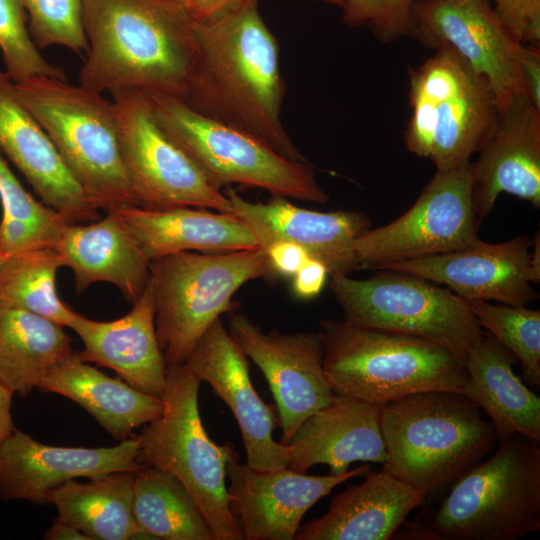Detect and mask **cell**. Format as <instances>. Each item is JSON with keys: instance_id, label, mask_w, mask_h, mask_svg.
<instances>
[{"instance_id": "cell-33", "label": "cell", "mask_w": 540, "mask_h": 540, "mask_svg": "<svg viewBox=\"0 0 540 540\" xmlns=\"http://www.w3.org/2000/svg\"><path fill=\"white\" fill-rule=\"evenodd\" d=\"M64 260L55 246L19 252L0 266V305L18 308L70 328L77 313L58 297L57 270Z\"/></svg>"}, {"instance_id": "cell-42", "label": "cell", "mask_w": 540, "mask_h": 540, "mask_svg": "<svg viewBox=\"0 0 540 540\" xmlns=\"http://www.w3.org/2000/svg\"><path fill=\"white\" fill-rule=\"evenodd\" d=\"M522 73L526 95L540 109V51L539 46H525L522 57Z\"/></svg>"}, {"instance_id": "cell-16", "label": "cell", "mask_w": 540, "mask_h": 540, "mask_svg": "<svg viewBox=\"0 0 540 540\" xmlns=\"http://www.w3.org/2000/svg\"><path fill=\"white\" fill-rule=\"evenodd\" d=\"M226 474L230 509L246 540H292L305 513L347 480L365 476V464L341 475L311 476L288 467L258 470L239 462L234 450Z\"/></svg>"}, {"instance_id": "cell-6", "label": "cell", "mask_w": 540, "mask_h": 540, "mask_svg": "<svg viewBox=\"0 0 540 540\" xmlns=\"http://www.w3.org/2000/svg\"><path fill=\"white\" fill-rule=\"evenodd\" d=\"M14 83L88 200L106 213L138 206L122 163L112 100L51 76Z\"/></svg>"}, {"instance_id": "cell-14", "label": "cell", "mask_w": 540, "mask_h": 540, "mask_svg": "<svg viewBox=\"0 0 540 540\" xmlns=\"http://www.w3.org/2000/svg\"><path fill=\"white\" fill-rule=\"evenodd\" d=\"M409 36L425 47L454 49L487 80L499 113L526 95V45L512 35L488 0H416Z\"/></svg>"}, {"instance_id": "cell-12", "label": "cell", "mask_w": 540, "mask_h": 540, "mask_svg": "<svg viewBox=\"0 0 540 540\" xmlns=\"http://www.w3.org/2000/svg\"><path fill=\"white\" fill-rule=\"evenodd\" d=\"M110 93L121 159L138 207H195L233 213L221 188L158 125L142 92L121 89Z\"/></svg>"}, {"instance_id": "cell-9", "label": "cell", "mask_w": 540, "mask_h": 540, "mask_svg": "<svg viewBox=\"0 0 540 540\" xmlns=\"http://www.w3.org/2000/svg\"><path fill=\"white\" fill-rule=\"evenodd\" d=\"M275 276L261 248L180 252L150 261L155 330L166 364L186 363L204 332L232 310L245 283Z\"/></svg>"}, {"instance_id": "cell-15", "label": "cell", "mask_w": 540, "mask_h": 540, "mask_svg": "<svg viewBox=\"0 0 540 540\" xmlns=\"http://www.w3.org/2000/svg\"><path fill=\"white\" fill-rule=\"evenodd\" d=\"M228 332L264 374L279 414L281 443L287 445L299 426L335 395L323 368L321 332H265L237 312L229 317Z\"/></svg>"}, {"instance_id": "cell-7", "label": "cell", "mask_w": 540, "mask_h": 540, "mask_svg": "<svg viewBox=\"0 0 540 540\" xmlns=\"http://www.w3.org/2000/svg\"><path fill=\"white\" fill-rule=\"evenodd\" d=\"M200 383L186 363L166 364L163 410L137 436L138 461L183 484L216 540H242L226 486V466L235 449L231 443L221 446L209 438L199 412Z\"/></svg>"}, {"instance_id": "cell-28", "label": "cell", "mask_w": 540, "mask_h": 540, "mask_svg": "<svg viewBox=\"0 0 540 540\" xmlns=\"http://www.w3.org/2000/svg\"><path fill=\"white\" fill-rule=\"evenodd\" d=\"M37 388L67 397L88 411L115 439L160 416L163 401L143 393L121 378H111L70 351L53 364Z\"/></svg>"}, {"instance_id": "cell-48", "label": "cell", "mask_w": 540, "mask_h": 540, "mask_svg": "<svg viewBox=\"0 0 540 540\" xmlns=\"http://www.w3.org/2000/svg\"><path fill=\"white\" fill-rule=\"evenodd\" d=\"M171 1L180 3V4L184 5V6H185V4H186V2H187V0H171Z\"/></svg>"}, {"instance_id": "cell-11", "label": "cell", "mask_w": 540, "mask_h": 540, "mask_svg": "<svg viewBox=\"0 0 540 540\" xmlns=\"http://www.w3.org/2000/svg\"><path fill=\"white\" fill-rule=\"evenodd\" d=\"M368 279L330 275L349 324L407 334L443 346L465 365L484 331L467 302L447 287L408 273L378 270Z\"/></svg>"}, {"instance_id": "cell-10", "label": "cell", "mask_w": 540, "mask_h": 540, "mask_svg": "<svg viewBox=\"0 0 540 540\" xmlns=\"http://www.w3.org/2000/svg\"><path fill=\"white\" fill-rule=\"evenodd\" d=\"M143 94L158 125L217 187L238 184L304 202L329 200L306 161L287 159L257 137L177 98Z\"/></svg>"}, {"instance_id": "cell-40", "label": "cell", "mask_w": 540, "mask_h": 540, "mask_svg": "<svg viewBox=\"0 0 540 540\" xmlns=\"http://www.w3.org/2000/svg\"><path fill=\"white\" fill-rule=\"evenodd\" d=\"M275 275L293 277L300 267L311 258L301 246L291 242H275L264 249Z\"/></svg>"}, {"instance_id": "cell-22", "label": "cell", "mask_w": 540, "mask_h": 540, "mask_svg": "<svg viewBox=\"0 0 540 540\" xmlns=\"http://www.w3.org/2000/svg\"><path fill=\"white\" fill-rule=\"evenodd\" d=\"M0 153L23 174L41 201L68 223L99 219L98 209L72 177L51 139L0 70Z\"/></svg>"}, {"instance_id": "cell-21", "label": "cell", "mask_w": 540, "mask_h": 540, "mask_svg": "<svg viewBox=\"0 0 540 540\" xmlns=\"http://www.w3.org/2000/svg\"><path fill=\"white\" fill-rule=\"evenodd\" d=\"M225 195L259 248L264 250L280 241L297 244L322 262L329 276L353 271V242L371 225L370 218L360 212L309 210L281 196H273L265 203L250 202L232 188H227Z\"/></svg>"}, {"instance_id": "cell-18", "label": "cell", "mask_w": 540, "mask_h": 540, "mask_svg": "<svg viewBox=\"0 0 540 540\" xmlns=\"http://www.w3.org/2000/svg\"><path fill=\"white\" fill-rule=\"evenodd\" d=\"M533 240L526 235L492 244L479 240L467 248L421 259L391 263V270L445 285L464 300L527 306L538 298L532 287Z\"/></svg>"}, {"instance_id": "cell-23", "label": "cell", "mask_w": 540, "mask_h": 540, "mask_svg": "<svg viewBox=\"0 0 540 540\" xmlns=\"http://www.w3.org/2000/svg\"><path fill=\"white\" fill-rule=\"evenodd\" d=\"M155 297L149 282L132 309L112 321H96L79 313L70 328L80 337L85 362L107 367L135 389L161 399L166 362L155 330Z\"/></svg>"}, {"instance_id": "cell-1", "label": "cell", "mask_w": 540, "mask_h": 540, "mask_svg": "<svg viewBox=\"0 0 540 540\" xmlns=\"http://www.w3.org/2000/svg\"><path fill=\"white\" fill-rule=\"evenodd\" d=\"M246 1L194 21L196 55L185 99L193 110L237 127L293 161H306L281 120L285 83L279 46L258 10Z\"/></svg>"}, {"instance_id": "cell-3", "label": "cell", "mask_w": 540, "mask_h": 540, "mask_svg": "<svg viewBox=\"0 0 540 540\" xmlns=\"http://www.w3.org/2000/svg\"><path fill=\"white\" fill-rule=\"evenodd\" d=\"M464 394L431 390L382 404L383 470L434 493L480 462L498 442L490 420Z\"/></svg>"}, {"instance_id": "cell-37", "label": "cell", "mask_w": 540, "mask_h": 540, "mask_svg": "<svg viewBox=\"0 0 540 540\" xmlns=\"http://www.w3.org/2000/svg\"><path fill=\"white\" fill-rule=\"evenodd\" d=\"M30 35L38 48L64 46L80 54L88 50L83 0H23Z\"/></svg>"}, {"instance_id": "cell-26", "label": "cell", "mask_w": 540, "mask_h": 540, "mask_svg": "<svg viewBox=\"0 0 540 540\" xmlns=\"http://www.w3.org/2000/svg\"><path fill=\"white\" fill-rule=\"evenodd\" d=\"M64 266L72 269L77 294L90 285H115L131 303L150 279V261L114 212L89 224H67L55 245Z\"/></svg>"}, {"instance_id": "cell-30", "label": "cell", "mask_w": 540, "mask_h": 540, "mask_svg": "<svg viewBox=\"0 0 540 540\" xmlns=\"http://www.w3.org/2000/svg\"><path fill=\"white\" fill-rule=\"evenodd\" d=\"M136 471H122L89 478L71 479L49 496L58 517L90 540H127L141 536L132 510Z\"/></svg>"}, {"instance_id": "cell-45", "label": "cell", "mask_w": 540, "mask_h": 540, "mask_svg": "<svg viewBox=\"0 0 540 540\" xmlns=\"http://www.w3.org/2000/svg\"><path fill=\"white\" fill-rule=\"evenodd\" d=\"M43 538L46 540H90L84 533L59 517L47 529Z\"/></svg>"}, {"instance_id": "cell-19", "label": "cell", "mask_w": 540, "mask_h": 540, "mask_svg": "<svg viewBox=\"0 0 540 540\" xmlns=\"http://www.w3.org/2000/svg\"><path fill=\"white\" fill-rule=\"evenodd\" d=\"M138 455L137 437L112 447H62L42 444L16 429L0 445V500L50 505V493L71 479L137 471L144 467Z\"/></svg>"}, {"instance_id": "cell-2", "label": "cell", "mask_w": 540, "mask_h": 540, "mask_svg": "<svg viewBox=\"0 0 540 540\" xmlns=\"http://www.w3.org/2000/svg\"><path fill=\"white\" fill-rule=\"evenodd\" d=\"M87 57L79 84L98 93L121 89L183 101L196 41L186 7L171 0H83Z\"/></svg>"}, {"instance_id": "cell-44", "label": "cell", "mask_w": 540, "mask_h": 540, "mask_svg": "<svg viewBox=\"0 0 540 540\" xmlns=\"http://www.w3.org/2000/svg\"><path fill=\"white\" fill-rule=\"evenodd\" d=\"M13 393L0 384V445L16 430L11 413Z\"/></svg>"}, {"instance_id": "cell-43", "label": "cell", "mask_w": 540, "mask_h": 540, "mask_svg": "<svg viewBox=\"0 0 540 540\" xmlns=\"http://www.w3.org/2000/svg\"><path fill=\"white\" fill-rule=\"evenodd\" d=\"M246 1L249 0H187L185 7L194 21H204Z\"/></svg>"}, {"instance_id": "cell-47", "label": "cell", "mask_w": 540, "mask_h": 540, "mask_svg": "<svg viewBox=\"0 0 540 540\" xmlns=\"http://www.w3.org/2000/svg\"><path fill=\"white\" fill-rule=\"evenodd\" d=\"M325 3L337 6L339 8H343L346 0H321Z\"/></svg>"}, {"instance_id": "cell-39", "label": "cell", "mask_w": 540, "mask_h": 540, "mask_svg": "<svg viewBox=\"0 0 540 540\" xmlns=\"http://www.w3.org/2000/svg\"><path fill=\"white\" fill-rule=\"evenodd\" d=\"M494 11L521 43H539L540 0H492Z\"/></svg>"}, {"instance_id": "cell-35", "label": "cell", "mask_w": 540, "mask_h": 540, "mask_svg": "<svg viewBox=\"0 0 540 540\" xmlns=\"http://www.w3.org/2000/svg\"><path fill=\"white\" fill-rule=\"evenodd\" d=\"M465 301L481 328L520 361L526 381L540 387V311L486 300Z\"/></svg>"}, {"instance_id": "cell-24", "label": "cell", "mask_w": 540, "mask_h": 540, "mask_svg": "<svg viewBox=\"0 0 540 540\" xmlns=\"http://www.w3.org/2000/svg\"><path fill=\"white\" fill-rule=\"evenodd\" d=\"M382 404L335 394L331 401L310 415L287 444L288 468L306 473L317 464L341 475L356 461H386L380 426Z\"/></svg>"}, {"instance_id": "cell-46", "label": "cell", "mask_w": 540, "mask_h": 540, "mask_svg": "<svg viewBox=\"0 0 540 540\" xmlns=\"http://www.w3.org/2000/svg\"><path fill=\"white\" fill-rule=\"evenodd\" d=\"M531 267L534 278V284L540 281V238L539 233L535 234L531 251Z\"/></svg>"}, {"instance_id": "cell-8", "label": "cell", "mask_w": 540, "mask_h": 540, "mask_svg": "<svg viewBox=\"0 0 540 540\" xmlns=\"http://www.w3.org/2000/svg\"><path fill=\"white\" fill-rule=\"evenodd\" d=\"M408 95L406 147L437 170L470 162L499 117L487 80L448 45L410 70Z\"/></svg>"}, {"instance_id": "cell-32", "label": "cell", "mask_w": 540, "mask_h": 540, "mask_svg": "<svg viewBox=\"0 0 540 540\" xmlns=\"http://www.w3.org/2000/svg\"><path fill=\"white\" fill-rule=\"evenodd\" d=\"M133 516L141 536L216 540L195 499L173 475L144 466L134 474Z\"/></svg>"}, {"instance_id": "cell-13", "label": "cell", "mask_w": 540, "mask_h": 540, "mask_svg": "<svg viewBox=\"0 0 540 540\" xmlns=\"http://www.w3.org/2000/svg\"><path fill=\"white\" fill-rule=\"evenodd\" d=\"M479 222L471 161L437 170L408 211L355 239L353 270H378L391 263L467 248L480 240Z\"/></svg>"}, {"instance_id": "cell-41", "label": "cell", "mask_w": 540, "mask_h": 540, "mask_svg": "<svg viewBox=\"0 0 540 540\" xmlns=\"http://www.w3.org/2000/svg\"><path fill=\"white\" fill-rule=\"evenodd\" d=\"M328 276V269L322 262L309 258L292 277L294 295L302 300L314 298L323 289Z\"/></svg>"}, {"instance_id": "cell-34", "label": "cell", "mask_w": 540, "mask_h": 540, "mask_svg": "<svg viewBox=\"0 0 540 540\" xmlns=\"http://www.w3.org/2000/svg\"><path fill=\"white\" fill-rule=\"evenodd\" d=\"M0 256L3 260L36 247L55 246L69 224L57 211L36 200L20 183L0 153Z\"/></svg>"}, {"instance_id": "cell-36", "label": "cell", "mask_w": 540, "mask_h": 540, "mask_svg": "<svg viewBox=\"0 0 540 540\" xmlns=\"http://www.w3.org/2000/svg\"><path fill=\"white\" fill-rule=\"evenodd\" d=\"M0 51L13 82L38 75L66 80L64 70L46 61L35 45L23 0H0Z\"/></svg>"}, {"instance_id": "cell-25", "label": "cell", "mask_w": 540, "mask_h": 540, "mask_svg": "<svg viewBox=\"0 0 540 540\" xmlns=\"http://www.w3.org/2000/svg\"><path fill=\"white\" fill-rule=\"evenodd\" d=\"M331 500L327 512L300 526L296 540H387L427 496L383 469Z\"/></svg>"}, {"instance_id": "cell-17", "label": "cell", "mask_w": 540, "mask_h": 540, "mask_svg": "<svg viewBox=\"0 0 540 540\" xmlns=\"http://www.w3.org/2000/svg\"><path fill=\"white\" fill-rule=\"evenodd\" d=\"M187 366L231 410L239 426L247 465L258 470L287 467L288 446L276 442L273 406L266 404L253 387L247 356L218 318L197 341Z\"/></svg>"}, {"instance_id": "cell-5", "label": "cell", "mask_w": 540, "mask_h": 540, "mask_svg": "<svg viewBox=\"0 0 540 540\" xmlns=\"http://www.w3.org/2000/svg\"><path fill=\"white\" fill-rule=\"evenodd\" d=\"M323 368L334 393L384 404L431 390L469 397L465 365L448 349L419 337L321 321Z\"/></svg>"}, {"instance_id": "cell-31", "label": "cell", "mask_w": 540, "mask_h": 540, "mask_svg": "<svg viewBox=\"0 0 540 540\" xmlns=\"http://www.w3.org/2000/svg\"><path fill=\"white\" fill-rule=\"evenodd\" d=\"M72 339L63 326L32 312L0 305V384L27 396L67 355Z\"/></svg>"}, {"instance_id": "cell-20", "label": "cell", "mask_w": 540, "mask_h": 540, "mask_svg": "<svg viewBox=\"0 0 540 540\" xmlns=\"http://www.w3.org/2000/svg\"><path fill=\"white\" fill-rule=\"evenodd\" d=\"M477 153L471 169L479 221L490 214L501 193L540 207V109L526 95L516 97L499 113Z\"/></svg>"}, {"instance_id": "cell-38", "label": "cell", "mask_w": 540, "mask_h": 540, "mask_svg": "<svg viewBox=\"0 0 540 540\" xmlns=\"http://www.w3.org/2000/svg\"><path fill=\"white\" fill-rule=\"evenodd\" d=\"M416 0H346L343 21L352 28L368 26L382 43L409 36Z\"/></svg>"}, {"instance_id": "cell-29", "label": "cell", "mask_w": 540, "mask_h": 540, "mask_svg": "<svg viewBox=\"0 0 540 540\" xmlns=\"http://www.w3.org/2000/svg\"><path fill=\"white\" fill-rule=\"evenodd\" d=\"M516 357L492 335L469 351L465 361L469 398L489 416L498 442L520 435L540 443V398L513 371Z\"/></svg>"}, {"instance_id": "cell-49", "label": "cell", "mask_w": 540, "mask_h": 540, "mask_svg": "<svg viewBox=\"0 0 540 540\" xmlns=\"http://www.w3.org/2000/svg\"><path fill=\"white\" fill-rule=\"evenodd\" d=\"M2 262H3V260H2V258H1V256H0V266H1Z\"/></svg>"}, {"instance_id": "cell-4", "label": "cell", "mask_w": 540, "mask_h": 540, "mask_svg": "<svg viewBox=\"0 0 540 540\" xmlns=\"http://www.w3.org/2000/svg\"><path fill=\"white\" fill-rule=\"evenodd\" d=\"M461 475L441 506L412 523L401 538L516 540L540 529V446L515 435Z\"/></svg>"}, {"instance_id": "cell-27", "label": "cell", "mask_w": 540, "mask_h": 540, "mask_svg": "<svg viewBox=\"0 0 540 540\" xmlns=\"http://www.w3.org/2000/svg\"><path fill=\"white\" fill-rule=\"evenodd\" d=\"M149 261L180 252L219 253L257 249L247 225L234 213L180 207L138 206L114 211Z\"/></svg>"}]
</instances>
